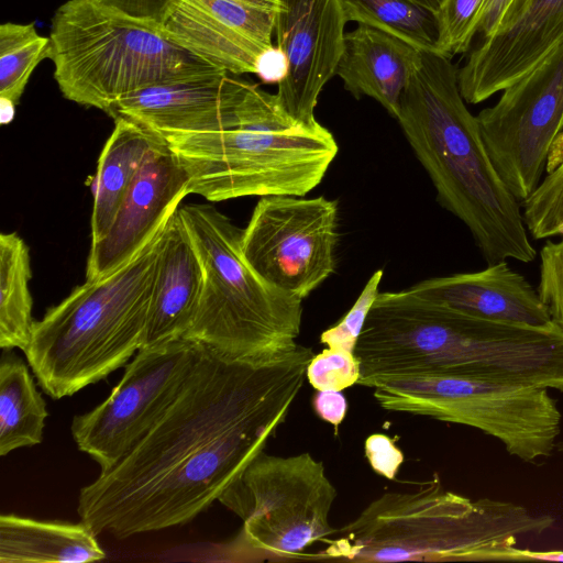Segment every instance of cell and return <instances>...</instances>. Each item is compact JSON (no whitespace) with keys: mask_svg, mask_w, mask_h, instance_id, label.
<instances>
[{"mask_svg":"<svg viewBox=\"0 0 563 563\" xmlns=\"http://www.w3.org/2000/svg\"><path fill=\"white\" fill-rule=\"evenodd\" d=\"M310 347L262 363L199 344L179 394L114 467L84 486L77 512L118 539L187 523L219 499L286 422L313 357Z\"/></svg>","mask_w":563,"mask_h":563,"instance_id":"obj_1","label":"cell"},{"mask_svg":"<svg viewBox=\"0 0 563 563\" xmlns=\"http://www.w3.org/2000/svg\"><path fill=\"white\" fill-rule=\"evenodd\" d=\"M396 119L429 175L438 202L468 229L487 264L532 262L537 251L519 200L492 163L450 57L422 51Z\"/></svg>","mask_w":563,"mask_h":563,"instance_id":"obj_2","label":"cell"},{"mask_svg":"<svg viewBox=\"0 0 563 563\" xmlns=\"http://www.w3.org/2000/svg\"><path fill=\"white\" fill-rule=\"evenodd\" d=\"M554 518L512 501L470 499L434 475L412 492L385 493L308 555L351 562L482 561L492 549L541 534Z\"/></svg>","mask_w":563,"mask_h":563,"instance_id":"obj_3","label":"cell"},{"mask_svg":"<svg viewBox=\"0 0 563 563\" xmlns=\"http://www.w3.org/2000/svg\"><path fill=\"white\" fill-rule=\"evenodd\" d=\"M168 219L128 263L103 277L86 279L34 322L23 352L49 397L73 396L142 349Z\"/></svg>","mask_w":563,"mask_h":563,"instance_id":"obj_4","label":"cell"},{"mask_svg":"<svg viewBox=\"0 0 563 563\" xmlns=\"http://www.w3.org/2000/svg\"><path fill=\"white\" fill-rule=\"evenodd\" d=\"M203 269L192 323L183 339L230 361L262 363L298 346L302 299L262 280L241 253L243 229L207 203L178 208Z\"/></svg>","mask_w":563,"mask_h":563,"instance_id":"obj_5","label":"cell"},{"mask_svg":"<svg viewBox=\"0 0 563 563\" xmlns=\"http://www.w3.org/2000/svg\"><path fill=\"white\" fill-rule=\"evenodd\" d=\"M49 38L54 78L64 98L104 112L144 88L223 71L168 40L159 25L93 0L59 5Z\"/></svg>","mask_w":563,"mask_h":563,"instance_id":"obj_6","label":"cell"},{"mask_svg":"<svg viewBox=\"0 0 563 563\" xmlns=\"http://www.w3.org/2000/svg\"><path fill=\"white\" fill-rule=\"evenodd\" d=\"M186 170L188 194L217 202L242 197H303L338 153L332 133L284 114L210 133H161Z\"/></svg>","mask_w":563,"mask_h":563,"instance_id":"obj_7","label":"cell"},{"mask_svg":"<svg viewBox=\"0 0 563 563\" xmlns=\"http://www.w3.org/2000/svg\"><path fill=\"white\" fill-rule=\"evenodd\" d=\"M371 388L383 409L475 428L525 462L550 456L561 432L548 388L456 375L387 378Z\"/></svg>","mask_w":563,"mask_h":563,"instance_id":"obj_8","label":"cell"},{"mask_svg":"<svg viewBox=\"0 0 563 563\" xmlns=\"http://www.w3.org/2000/svg\"><path fill=\"white\" fill-rule=\"evenodd\" d=\"M336 496L323 463L308 452L277 456L262 451L218 501L241 518L251 549L287 560L336 533L329 521Z\"/></svg>","mask_w":563,"mask_h":563,"instance_id":"obj_9","label":"cell"},{"mask_svg":"<svg viewBox=\"0 0 563 563\" xmlns=\"http://www.w3.org/2000/svg\"><path fill=\"white\" fill-rule=\"evenodd\" d=\"M198 351L199 344L186 339L141 349L110 395L73 418V439L100 466V473L123 460L165 413Z\"/></svg>","mask_w":563,"mask_h":563,"instance_id":"obj_10","label":"cell"},{"mask_svg":"<svg viewBox=\"0 0 563 563\" xmlns=\"http://www.w3.org/2000/svg\"><path fill=\"white\" fill-rule=\"evenodd\" d=\"M476 118L494 167L525 201L540 184L563 131V42Z\"/></svg>","mask_w":563,"mask_h":563,"instance_id":"obj_11","label":"cell"},{"mask_svg":"<svg viewBox=\"0 0 563 563\" xmlns=\"http://www.w3.org/2000/svg\"><path fill=\"white\" fill-rule=\"evenodd\" d=\"M336 228L335 200L261 197L242 231L241 253L262 280L303 300L335 268Z\"/></svg>","mask_w":563,"mask_h":563,"instance_id":"obj_12","label":"cell"},{"mask_svg":"<svg viewBox=\"0 0 563 563\" xmlns=\"http://www.w3.org/2000/svg\"><path fill=\"white\" fill-rule=\"evenodd\" d=\"M106 113L158 133L221 132L286 114L276 93L225 71L144 88L119 99Z\"/></svg>","mask_w":563,"mask_h":563,"instance_id":"obj_13","label":"cell"},{"mask_svg":"<svg viewBox=\"0 0 563 563\" xmlns=\"http://www.w3.org/2000/svg\"><path fill=\"white\" fill-rule=\"evenodd\" d=\"M276 45L288 73L276 93L283 111L296 123L312 126L318 98L335 76L347 23L341 0H277Z\"/></svg>","mask_w":563,"mask_h":563,"instance_id":"obj_14","label":"cell"},{"mask_svg":"<svg viewBox=\"0 0 563 563\" xmlns=\"http://www.w3.org/2000/svg\"><path fill=\"white\" fill-rule=\"evenodd\" d=\"M277 0H174L162 24L165 36L219 69L255 74L273 46Z\"/></svg>","mask_w":563,"mask_h":563,"instance_id":"obj_15","label":"cell"},{"mask_svg":"<svg viewBox=\"0 0 563 563\" xmlns=\"http://www.w3.org/2000/svg\"><path fill=\"white\" fill-rule=\"evenodd\" d=\"M188 181L164 140L146 156L108 231L91 242L86 279L109 275L133 258L189 195Z\"/></svg>","mask_w":563,"mask_h":563,"instance_id":"obj_16","label":"cell"},{"mask_svg":"<svg viewBox=\"0 0 563 563\" xmlns=\"http://www.w3.org/2000/svg\"><path fill=\"white\" fill-rule=\"evenodd\" d=\"M563 42V0H526L517 20L494 31L457 70L460 92L479 103L516 81Z\"/></svg>","mask_w":563,"mask_h":563,"instance_id":"obj_17","label":"cell"},{"mask_svg":"<svg viewBox=\"0 0 563 563\" xmlns=\"http://www.w3.org/2000/svg\"><path fill=\"white\" fill-rule=\"evenodd\" d=\"M409 289L483 319L531 327L556 324L538 290L506 261L478 272L424 279Z\"/></svg>","mask_w":563,"mask_h":563,"instance_id":"obj_18","label":"cell"},{"mask_svg":"<svg viewBox=\"0 0 563 563\" xmlns=\"http://www.w3.org/2000/svg\"><path fill=\"white\" fill-rule=\"evenodd\" d=\"M202 285L201 262L177 209L163 232L142 349L185 336L195 318Z\"/></svg>","mask_w":563,"mask_h":563,"instance_id":"obj_19","label":"cell"},{"mask_svg":"<svg viewBox=\"0 0 563 563\" xmlns=\"http://www.w3.org/2000/svg\"><path fill=\"white\" fill-rule=\"evenodd\" d=\"M422 51L377 29L357 24L346 32L335 76L355 98L367 96L397 118L400 99Z\"/></svg>","mask_w":563,"mask_h":563,"instance_id":"obj_20","label":"cell"},{"mask_svg":"<svg viewBox=\"0 0 563 563\" xmlns=\"http://www.w3.org/2000/svg\"><path fill=\"white\" fill-rule=\"evenodd\" d=\"M97 533L84 521H45L0 516L1 563H85L106 558Z\"/></svg>","mask_w":563,"mask_h":563,"instance_id":"obj_21","label":"cell"},{"mask_svg":"<svg viewBox=\"0 0 563 563\" xmlns=\"http://www.w3.org/2000/svg\"><path fill=\"white\" fill-rule=\"evenodd\" d=\"M164 140L157 131L133 120L114 119V129L98 161L91 242L100 240L108 231L146 156Z\"/></svg>","mask_w":563,"mask_h":563,"instance_id":"obj_22","label":"cell"},{"mask_svg":"<svg viewBox=\"0 0 563 563\" xmlns=\"http://www.w3.org/2000/svg\"><path fill=\"white\" fill-rule=\"evenodd\" d=\"M46 404L26 364L13 353L0 363V455L43 440Z\"/></svg>","mask_w":563,"mask_h":563,"instance_id":"obj_23","label":"cell"},{"mask_svg":"<svg viewBox=\"0 0 563 563\" xmlns=\"http://www.w3.org/2000/svg\"><path fill=\"white\" fill-rule=\"evenodd\" d=\"M30 252L15 232L0 234V346L24 351L34 320L30 291Z\"/></svg>","mask_w":563,"mask_h":563,"instance_id":"obj_24","label":"cell"},{"mask_svg":"<svg viewBox=\"0 0 563 563\" xmlns=\"http://www.w3.org/2000/svg\"><path fill=\"white\" fill-rule=\"evenodd\" d=\"M347 22L389 33L420 51L437 49L435 12L412 0H341Z\"/></svg>","mask_w":563,"mask_h":563,"instance_id":"obj_25","label":"cell"},{"mask_svg":"<svg viewBox=\"0 0 563 563\" xmlns=\"http://www.w3.org/2000/svg\"><path fill=\"white\" fill-rule=\"evenodd\" d=\"M51 57V38L34 23L5 22L0 25V99L15 106L37 65Z\"/></svg>","mask_w":563,"mask_h":563,"instance_id":"obj_26","label":"cell"},{"mask_svg":"<svg viewBox=\"0 0 563 563\" xmlns=\"http://www.w3.org/2000/svg\"><path fill=\"white\" fill-rule=\"evenodd\" d=\"M522 203L523 219L533 239L563 236V157Z\"/></svg>","mask_w":563,"mask_h":563,"instance_id":"obj_27","label":"cell"},{"mask_svg":"<svg viewBox=\"0 0 563 563\" xmlns=\"http://www.w3.org/2000/svg\"><path fill=\"white\" fill-rule=\"evenodd\" d=\"M486 0H442L435 11V52L452 57L468 49Z\"/></svg>","mask_w":563,"mask_h":563,"instance_id":"obj_28","label":"cell"},{"mask_svg":"<svg viewBox=\"0 0 563 563\" xmlns=\"http://www.w3.org/2000/svg\"><path fill=\"white\" fill-rule=\"evenodd\" d=\"M307 379L317 390H343L357 384L360 362L353 352L327 347L313 355L307 366Z\"/></svg>","mask_w":563,"mask_h":563,"instance_id":"obj_29","label":"cell"},{"mask_svg":"<svg viewBox=\"0 0 563 563\" xmlns=\"http://www.w3.org/2000/svg\"><path fill=\"white\" fill-rule=\"evenodd\" d=\"M383 271H376L365 284L352 308L333 327L323 331L320 342L327 347L354 351L367 314L377 296Z\"/></svg>","mask_w":563,"mask_h":563,"instance_id":"obj_30","label":"cell"},{"mask_svg":"<svg viewBox=\"0 0 563 563\" xmlns=\"http://www.w3.org/2000/svg\"><path fill=\"white\" fill-rule=\"evenodd\" d=\"M537 290L553 321L563 329V239L542 246Z\"/></svg>","mask_w":563,"mask_h":563,"instance_id":"obj_31","label":"cell"},{"mask_svg":"<svg viewBox=\"0 0 563 563\" xmlns=\"http://www.w3.org/2000/svg\"><path fill=\"white\" fill-rule=\"evenodd\" d=\"M364 450L373 471L388 479L395 478L404 462V453L391 438L382 433L372 434L365 440Z\"/></svg>","mask_w":563,"mask_h":563,"instance_id":"obj_32","label":"cell"},{"mask_svg":"<svg viewBox=\"0 0 563 563\" xmlns=\"http://www.w3.org/2000/svg\"><path fill=\"white\" fill-rule=\"evenodd\" d=\"M95 2L135 20L162 24L174 0H93Z\"/></svg>","mask_w":563,"mask_h":563,"instance_id":"obj_33","label":"cell"},{"mask_svg":"<svg viewBox=\"0 0 563 563\" xmlns=\"http://www.w3.org/2000/svg\"><path fill=\"white\" fill-rule=\"evenodd\" d=\"M312 406L317 416L332 424L335 430L347 411V401L341 390H317Z\"/></svg>","mask_w":563,"mask_h":563,"instance_id":"obj_34","label":"cell"},{"mask_svg":"<svg viewBox=\"0 0 563 563\" xmlns=\"http://www.w3.org/2000/svg\"><path fill=\"white\" fill-rule=\"evenodd\" d=\"M288 73V60L285 53L273 45L258 57L255 75L265 84H280Z\"/></svg>","mask_w":563,"mask_h":563,"instance_id":"obj_35","label":"cell"},{"mask_svg":"<svg viewBox=\"0 0 563 563\" xmlns=\"http://www.w3.org/2000/svg\"><path fill=\"white\" fill-rule=\"evenodd\" d=\"M482 561H560L563 562V550L533 551L518 549L515 544L488 550Z\"/></svg>","mask_w":563,"mask_h":563,"instance_id":"obj_36","label":"cell"},{"mask_svg":"<svg viewBox=\"0 0 563 563\" xmlns=\"http://www.w3.org/2000/svg\"><path fill=\"white\" fill-rule=\"evenodd\" d=\"M512 0H486L476 27L481 40L488 37L497 27L504 12Z\"/></svg>","mask_w":563,"mask_h":563,"instance_id":"obj_37","label":"cell"},{"mask_svg":"<svg viewBox=\"0 0 563 563\" xmlns=\"http://www.w3.org/2000/svg\"><path fill=\"white\" fill-rule=\"evenodd\" d=\"M15 104L10 102V101H7V100H1L0 99V121H1V124H8L10 123L13 118H14V113H15Z\"/></svg>","mask_w":563,"mask_h":563,"instance_id":"obj_38","label":"cell"},{"mask_svg":"<svg viewBox=\"0 0 563 563\" xmlns=\"http://www.w3.org/2000/svg\"><path fill=\"white\" fill-rule=\"evenodd\" d=\"M415 1L416 3L429 9V10H432V11H437L438 8L440 7L442 0H412Z\"/></svg>","mask_w":563,"mask_h":563,"instance_id":"obj_39","label":"cell"},{"mask_svg":"<svg viewBox=\"0 0 563 563\" xmlns=\"http://www.w3.org/2000/svg\"><path fill=\"white\" fill-rule=\"evenodd\" d=\"M556 448L560 452L563 453V441L556 444Z\"/></svg>","mask_w":563,"mask_h":563,"instance_id":"obj_40","label":"cell"}]
</instances>
